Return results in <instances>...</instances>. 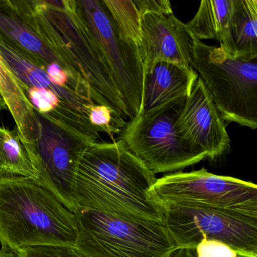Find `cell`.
I'll return each instance as SVG.
<instances>
[{
    "instance_id": "obj_1",
    "label": "cell",
    "mask_w": 257,
    "mask_h": 257,
    "mask_svg": "<svg viewBox=\"0 0 257 257\" xmlns=\"http://www.w3.org/2000/svg\"><path fill=\"white\" fill-rule=\"evenodd\" d=\"M156 180V174L121 140L91 143L78 164L74 210L165 225V207L152 192Z\"/></svg>"
},
{
    "instance_id": "obj_2",
    "label": "cell",
    "mask_w": 257,
    "mask_h": 257,
    "mask_svg": "<svg viewBox=\"0 0 257 257\" xmlns=\"http://www.w3.org/2000/svg\"><path fill=\"white\" fill-rule=\"evenodd\" d=\"M27 23L89 87L98 104L129 120L128 112L73 0H12Z\"/></svg>"
},
{
    "instance_id": "obj_3",
    "label": "cell",
    "mask_w": 257,
    "mask_h": 257,
    "mask_svg": "<svg viewBox=\"0 0 257 257\" xmlns=\"http://www.w3.org/2000/svg\"><path fill=\"white\" fill-rule=\"evenodd\" d=\"M76 216L53 192L29 177L0 178V243L16 252L40 246L74 247Z\"/></svg>"
},
{
    "instance_id": "obj_4",
    "label": "cell",
    "mask_w": 257,
    "mask_h": 257,
    "mask_svg": "<svg viewBox=\"0 0 257 257\" xmlns=\"http://www.w3.org/2000/svg\"><path fill=\"white\" fill-rule=\"evenodd\" d=\"M191 67L202 79L224 121L257 127V60L245 61L192 38Z\"/></svg>"
},
{
    "instance_id": "obj_5",
    "label": "cell",
    "mask_w": 257,
    "mask_h": 257,
    "mask_svg": "<svg viewBox=\"0 0 257 257\" xmlns=\"http://www.w3.org/2000/svg\"><path fill=\"white\" fill-rule=\"evenodd\" d=\"M74 248L84 257H170L177 249L164 224L133 222L94 210L74 211Z\"/></svg>"
},
{
    "instance_id": "obj_6",
    "label": "cell",
    "mask_w": 257,
    "mask_h": 257,
    "mask_svg": "<svg viewBox=\"0 0 257 257\" xmlns=\"http://www.w3.org/2000/svg\"><path fill=\"white\" fill-rule=\"evenodd\" d=\"M73 3L112 75L127 108L129 120L133 119L141 113L144 88V67L139 48L120 31L103 0H73Z\"/></svg>"
},
{
    "instance_id": "obj_7",
    "label": "cell",
    "mask_w": 257,
    "mask_h": 257,
    "mask_svg": "<svg viewBox=\"0 0 257 257\" xmlns=\"http://www.w3.org/2000/svg\"><path fill=\"white\" fill-rule=\"evenodd\" d=\"M186 99L140 114L120 134L127 149L154 174L180 171L207 159L204 152L182 139L176 129Z\"/></svg>"
},
{
    "instance_id": "obj_8",
    "label": "cell",
    "mask_w": 257,
    "mask_h": 257,
    "mask_svg": "<svg viewBox=\"0 0 257 257\" xmlns=\"http://www.w3.org/2000/svg\"><path fill=\"white\" fill-rule=\"evenodd\" d=\"M152 192L165 205L212 209L257 217V186L201 168L157 179Z\"/></svg>"
},
{
    "instance_id": "obj_9",
    "label": "cell",
    "mask_w": 257,
    "mask_h": 257,
    "mask_svg": "<svg viewBox=\"0 0 257 257\" xmlns=\"http://www.w3.org/2000/svg\"><path fill=\"white\" fill-rule=\"evenodd\" d=\"M34 112L40 135L28 147L37 180L73 212L78 164L86 147L97 141L50 117Z\"/></svg>"
},
{
    "instance_id": "obj_10",
    "label": "cell",
    "mask_w": 257,
    "mask_h": 257,
    "mask_svg": "<svg viewBox=\"0 0 257 257\" xmlns=\"http://www.w3.org/2000/svg\"><path fill=\"white\" fill-rule=\"evenodd\" d=\"M165 226L177 248L217 240L238 257H257V217L212 209L165 205Z\"/></svg>"
},
{
    "instance_id": "obj_11",
    "label": "cell",
    "mask_w": 257,
    "mask_h": 257,
    "mask_svg": "<svg viewBox=\"0 0 257 257\" xmlns=\"http://www.w3.org/2000/svg\"><path fill=\"white\" fill-rule=\"evenodd\" d=\"M176 129L182 139L204 152L210 160L220 158L229 150L225 121L199 76L180 107Z\"/></svg>"
},
{
    "instance_id": "obj_12",
    "label": "cell",
    "mask_w": 257,
    "mask_h": 257,
    "mask_svg": "<svg viewBox=\"0 0 257 257\" xmlns=\"http://www.w3.org/2000/svg\"><path fill=\"white\" fill-rule=\"evenodd\" d=\"M191 47L192 40L185 24L174 13L141 16L139 50L144 76L159 62L192 68Z\"/></svg>"
},
{
    "instance_id": "obj_13",
    "label": "cell",
    "mask_w": 257,
    "mask_h": 257,
    "mask_svg": "<svg viewBox=\"0 0 257 257\" xmlns=\"http://www.w3.org/2000/svg\"><path fill=\"white\" fill-rule=\"evenodd\" d=\"M0 41L43 70L51 64H58L70 78V88L79 95L95 101L88 85L27 23L12 0H0Z\"/></svg>"
},
{
    "instance_id": "obj_14",
    "label": "cell",
    "mask_w": 257,
    "mask_h": 257,
    "mask_svg": "<svg viewBox=\"0 0 257 257\" xmlns=\"http://www.w3.org/2000/svg\"><path fill=\"white\" fill-rule=\"evenodd\" d=\"M198 74L168 62H159L144 76L141 113H146L173 102L186 99Z\"/></svg>"
},
{
    "instance_id": "obj_15",
    "label": "cell",
    "mask_w": 257,
    "mask_h": 257,
    "mask_svg": "<svg viewBox=\"0 0 257 257\" xmlns=\"http://www.w3.org/2000/svg\"><path fill=\"white\" fill-rule=\"evenodd\" d=\"M0 55L20 85L52 91L70 109L88 118L91 108L97 103L79 95L69 87L54 85L44 70L1 41Z\"/></svg>"
},
{
    "instance_id": "obj_16",
    "label": "cell",
    "mask_w": 257,
    "mask_h": 257,
    "mask_svg": "<svg viewBox=\"0 0 257 257\" xmlns=\"http://www.w3.org/2000/svg\"><path fill=\"white\" fill-rule=\"evenodd\" d=\"M234 0H203L192 20L185 24L189 36L202 41L214 40L231 55L230 25Z\"/></svg>"
},
{
    "instance_id": "obj_17",
    "label": "cell",
    "mask_w": 257,
    "mask_h": 257,
    "mask_svg": "<svg viewBox=\"0 0 257 257\" xmlns=\"http://www.w3.org/2000/svg\"><path fill=\"white\" fill-rule=\"evenodd\" d=\"M0 94L24 142L31 147L38 139L40 127L34 108L0 55Z\"/></svg>"
},
{
    "instance_id": "obj_18",
    "label": "cell",
    "mask_w": 257,
    "mask_h": 257,
    "mask_svg": "<svg viewBox=\"0 0 257 257\" xmlns=\"http://www.w3.org/2000/svg\"><path fill=\"white\" fill-rule=\"evenodd\" d=\"M231 56L257 60V0H234L230 25Z\"/></svg>"
},
{
    "instance_id": "obj_19",
    "label": "cell",
    "mask_w": 257,
    "mask_h": 257,
    "mask_svg": "<svg viewBox=\"0 0 257 257\" xmlns=\"http://www.w3.org/2000/svg\"><path fill=\"white\" fill-rule=\"evenodd\" d=\"M15 177L37 180L28 146L17 128L0 127V178Z\"/></svg>"
},
{
    "instance_id": "obj_20",
    "label": "cell",
    "mask_w": 257,
    "mask_h": 257,
    "mask_svg": "<svg viewBox=\"0 0 257 257\" xmlns=\"http://www.w3.org/2000/svg\"><path fill=\"white\" fill-rule=\"evenodd\" d=\"M103 3L120 31L139 48L141 14L135 0H103Z\"/></svg>"
},
{
    "instance_id": "obj_21",
    "label": "cell",
    "mask_w": 257,
    "mask_h": 257,
    "mask_svg": "<svg viewBox=\"0 0 257 257\" xmlns=\"http://www.w3.org/2000/svg\"><path fill=\"white\" fill-rule=\"evenodd\" d=\"M17 257H84L74 247L40 246L22 248L15 252Z\"/></svg>"
},
{
    "instance_id": "obj_22",
    "label": "cell",
    "mask_w": 257,
    "mask_h": 257,
    "mask_svg": "<svg viewBox=\"0 0 257 257\" xmlns=\"http://www.w3.org/2000/svg\"><path fill=\"white\" fill-rule=\"evenodd\" d=\"M195 250L197 257H238L234 249L217 240L204 239Z\"/></svg>"
},
{
    "instance_id": "obj_23",
    "label": "cell",
    "mask_w": 257,
    "mask_h": 257,
    "mask_svg": "<svg viewBox=\"0 0 257 257\" xmlns=\"http://www.w3.org/2000/svg\"><path fill=\"white\" fill-rule=\"evenodd\" d=\"M141 16L146 13L169 14L173 13L171 4L168 0H135Z\"/></svg>"
},
{
    "instance_id": "obj_24",
    "label": "cell",
    "mask_w": 257,
    "mask_h": 257,
    "mask_svg": "<svg viewBox=\"0 0 257 257\" xmlns=\"http://www.w3.org/2000/svg\"><path fill=\"white\" fill-rule=\"evenodd\" d=\"M45 71L54 85L70 88V78L67 73L58 64H51Z\"/></svg>"
},
{
    "instance_id": "obj_25",
    "label": "cell",
    "mask_w": 257,
    "mask_h": 257,
    "mask_svg": "<svg viewBox=\"0 0 257 257\" xmlns=\"http://www.w3.org/2000/svg\"><path fill=\"white\" fill-rule=\"evenodd\" d=\"M170 257H197L196 250L191 248H177Z\"/></svg>"
},
{
    "instance_id": "obj_26",
    "label": "cell",
    "mask_w": 257,
    "mask_h": 257,
    "mask_svg": "<svg viewBox=\"0 0 257 257\" xmlns=\"http://www.w3.org/2000/svg\"><path fill=\"white\" fill-rule=\"evenodd\" d=\"M0 257H17L14 252L7 249V248L1 246L0 248Z\"/></svg>"
},
{
    "instance_id": "obj_27",
    "label": "cell",
    "mask_w": 257,
    "mask_h": 257,
    "mask_svg": "<svg viewBox=\"0 0 257 257\" xmlns=\"http://www.w3.org/2000/svg\"><path fill=\"white\" fill-rule=\"evenodd\" d=\"M5 109H7V106H6L5 102H4L2 96L0 94V111L5 110Z\"/></svg>"
}]
</instances>
